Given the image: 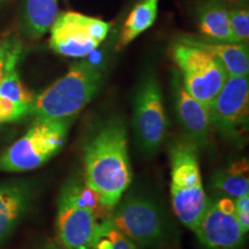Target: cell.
Wrapping results in <instances>:
<instances>
[{
    "label": "cell",
    "instance_id": "3",
    "mask_svg": "<svg viewBox=\"0 0 249 249\" xmlns=\"http://www.w3.org/2000/svg\"><path fill=\"white\" fill-rule=\"evenodd\" d=\"M198 147L192 141L177 142L171 149V198L179 222L194 231L208 205L200 164Z\"/></svg>",
    "mask_w": 249,
    "mask_h": 249
},
{
    "label": "cell",
    "instance_id": "21",
    "mask_svg": "<svg viewBox=\"0 0 249 249\" xmlns=\"http://www.w3.org/2000/svg\"><path fill=\"white\" fill-rule=\"evenodd\" d=\"M0 95L11 99L14 103H18L20 105H26V107H29L36 97L34 92L30 91L23 85L17 68L9 71L7 75L5 76V79L2 80V82L0 83Z\"/></svg>",
    "mask_w": 249,
    "mask_h": 249
},
{
    "label": "cell",
    "instance_id": "20",
    "mask_svg": "<svg viewBox=\"0 0 249 249\" xmlns=\"http://www.w3.org/2000/svg\"><path fill=\"white\" fill-rule=\"evenodd\" d=\"M90 249H139V247L107 218L99 222Z\"/></svg>",
    "mask_w": 249,
    "mask_h": 249
},
{
    "label": "cell",
    "instance_id": "14",
    "mask_svg": "<svg viewBox=\"0 0 249 249\" xmlns=\"http://www.w3.org/2000/svg\"><path fill=\"white\" fill-rule=\"evenodd\" d=\"M185 38L216 57L225 68L229 76H248L249 51L248 45L245 43L208 42L193 37Z\"/></svg>",
    "mask_w": 249,
    "mask_h": 249
},
{
    "label": "cell",
    "instance_id": "1",
    "mask_svg": "<svg viewBox=\"0 0 249 249\" xmlns=\"http://www.w3.org/2000/svg\"><path fill=\"white\" fill-rule=\"evenodd\" d=\"M83 164L85 181L113 210L133 178L124 121L112 119L98 127L86 143Z\"/></svg>",
    "mask_w": 249,
    "mask_h": 249
},
{
    "label": "cell",
    "instance_id": "7",
    "mask_svg": "<svg viewBox=\"0 0 249 249\" xmlns=\"http://www.w3.org/2000/svg\"><path fill=\"white\" fill-rule=\"evenodd\" d=\"M111 23L77 12H62L50 28V46L68 58H85L104 42Z\"/></svg>",
    "mask_w": 249,
    "mask_h": 249
},
{
    "label": "cell",
    "instance_id": "10",
    "mask_svg": "<svg viewBox=\"0 0 249 249\" xmlns=\"http://www.w3.org/2000/svg\"><path fill=\"white\" fill-rule=\"evenodd\" d=\"M99 220L91 211L80 205L65 185L58 200V240L66 249H90Z\"/></svg>",
    "mask_w": 249,
    "mask_h": 249
},
{
    "label": "cell",
    "instance_id": "16",
    "mask_svg": "<svg viewBox=\"0 0 249 249\" xmlns=\"http://www.w3.org/2000/svg\"><path fill=\"white\" fill-rule=\"evenodd\" d=\"M201 33L214 42L239 43L230 24L229 11L216 1L202 5L197 11Z\"/></svg>",
    "mask_w": 249,
    "mask_h": 249
},
{
    "label": "cell",
    "instance_id": "18",
    "mask_svg": "<svg viewBox=\"0 0 249 249\" xmlns=\"http://www.w3.org/2000/svg\"><path fill=\"white\" fill-rule=\"evenodd\" d=\"M211 188L232 198L249 194L248 160H238L217 172L211 179Z\"/></svg>",
    "mask_w": 249,
    "mask_h": 249
},
{
    "label": "cell",
    "instance_id": "22",
    "mask_svg": "<svg viewBox=\"0 0 249 249\" xmlns=\"http://www.w3.org/2000/svg\"><path fill=\"white\" fill-rule=\"evenodd\" d=\"M22 51V42L17 36L9 35L0 38V83L9 71L17 68Z\"/></svg>",
    "mask_w": 249,
    "mask_h": 249
},
{
    "label": "cell",
    "instance_id": "24",
    "mask_svg": "<svg viewBox=\"0 0 249 249\" xmlns=\"http://www.w3.org/2000/svg\"><path fill=\"white\" fill-rule=\"evenodd\" d=\"M30 107L20 105L0 95V124L15 123L29 114Z\"/></svg>",
    "mask_w": 249,
    "mask_h": 249
},
{
    "label": "cell",
    "instance_id": "6",
    "mask_svg": "<svg viewBox=\"0 0 249 249\" xmlns=\"http://www.w3.org/2000/svg\"><path fill=\"white\" fill-rule=\"evenodd\" d=\"M112 224L141 247H155L165 240L167 222L160 207L145 195H129L116 205Z\"/></svg>",
    "mask_w": 249,
    "mask_h": 249
},
{
    "label": "cell",
    "instance_id": "17",
    "mask_svg": "<svg viewBox=\"0 0 249 249\" xmlns=\"http://www.w3.org/2000/svg\"><path fill=\"white\" fill-rule=\"evenodd\" d=\"M160 0H142L132 9L121 29L117 49L121 50L155 23Z\"/></svg>",
    "mask_w": 249,
    "mask_h": 249
},
{
    "label": "cell",
    "instance_id": "13",
    "mask_svg": "<svg viewBox=\"0 0 249 249\" xmlns=\"http://www.w3.org/2000/svg\"><path fill=\"white\" fill-rule=\"evenodd\" d=\"M174 103L177 116L183 130L188 134L189 141L197 147L204 144L211 127L210 108L193 97L179 81L174 85Z\"/></svg>",
    "mask_w": 249,
    "mask_h": 249
},
{
    "label": "cell",
    "instance_id": "5",
    "mask_svg": "<svg viewBox=\"0 0 249 249\" xmlns=\"http://www.w3.org/2000/svg\"><path fill=\"white\" fill-rule=\"evenodd\" d=\"M171 54L181 73L185 89L210 108L229 77L220 61L185 37L172 45Z\"/></svg>",
    "mask_w": 249,
    "mask_h": 249
},
{
    "label": "cell",
    "instance_id": "19",
    "mask_svg": "<svg viewBox=\"0 0 249 249\" xmlns=\"http://www.w3.org/2000/svg\"><path fill=\"white\" fill-rule=\"evenodd\" d=\"M66 186L77 203L91 211L99 222L111 217L113 210L108 209L103 202L101 194L91 188L85 180L83 181H81L79 179L71 180Z\"/></svg>",
    "mask_w": 249,
    "mask_h": 249
},
{
    "label": "cell",
    "instance_id": "27",
    "mask_svg": "<svg viewBox=\"0 0 249 249\" xmlns=\"http://www.w3.org/2000/svg\"><path fill=\"white\" fill-rule=\"evenodd\" d=\"M40 249H66V248H64L62 246H58V245H54V244H49V245H45L44 247H42Z\"/></svg>",
    "mask_w": 249,
    "mask_h": 249
},
{
    "label": "cell",
    "instance_id": "9",
    "mask_svg": "<svg viewBox=\"0 0 249 249\" xmlns=\"http://www.w3.org/2000/svg\"><path fill=\"white\" fill-rule=\"evenodd\" d=\"M211 124L223 138L238 141L248 129V76H229L210 107Z\"/></svg>",
    "mask_w": 249,
    "mask_h": 249
},
{
    "label": "cell",
    "instance_id": "12",
    "mask_svg": "<svg viewBox=\"0 0 249 249\" xmlns=\"http://www.w3.org/2000/svg\"><path fill=\"white\" fill-rule=\"evenodd\" d=\"M35 197V188L29 181L0 183V245L13 234L26 216Z\"/></svg>",
    "mask_w": 249,
    "mask_h": 249
},
{
    "label": "cell",
    "instance_id": "23",
    "mask_svg": "<svg viewBox=\"0 0 249 249\" xmlns=\"http://www.w3.org/2000/svg\"><path fill=\"white\" fill-rule=\"evenodd\" d=\"M230 24L233 35L239 43L247 42L249 38V11L247 8H234L229 11Z\"/></svg>",
    "mask_w": 249,
    "mask_h": 249
},
{
    "label": "cell",
    "instance_id": "26",
    "mask_svg": "<svg viewBox=\"0 0 249 249\" xmlns=\"http://www.w3.org/2000/svg\"><path fill=\"white\" fill-rule=\"evenodd\" d=\"M234 203L236 211H249V194L234 198Z\"/></svg>",
    "mask_w": 249,
    "mask_h": 249
},
{
    "label": "cell",
    "instance_id": "2",
    "mask_svg": "<svg viewBox=\"0 0 249 249\" xmlns=\"http://www.w3.org/2000/svg\"><path fill=\"white\" fill-rule=\"evenodd\" d=\"M102 71L88 61L73 65L66 74L36 96L29 114L40 119L71 120L101 88Z\"/></svg>",
    "mask_w": 249,
    "mask_h": 249
},
{
    "label": "cell",
    "instance_id": "15",
    "mask_svg": "<svg viewBox=\"0 0 249 249\" xmlns=\"http://www.w3.org/2000/svg\"><path fill=\"white\" fill-rule=\"evenodd\" d=\"M58 14V0H24L22 29L30 38H40L50 30Z\"/></svg>",
    "mask_w": 249,
    "mask_h": 249
},
{
    "label": "cell",
    "instance_id": "8",
    "mask_svg": "<svg viewBox=\"0 0 249 249\" xmlns=\"http://www.w3.org/2000/svg\"><path fill=\"white\" fill-rule=\"evenodd\" d=\"M133 127L144 154L152 155L158 150L166 135L167 118L160 86L152 73L143 77L136 91Z\"/></svg>",
    "mask_w": 249,
    "mask_h": 249
},
{
    "label": "cell",
    "instance_id": "11",
    "mask_svg": "<svg viewBox=\"0 0 249 249\" xmlns=\"http://www.w3.org/2000/svg\"><path fill=\"white\" fill-rule=\"evenodd\" d=\"M205 249H238L245 241L242 230L235 213H229L218 207L214 198L208 205L200 222L193 231Z\"/></svg>",
    "mask_w": 249,
    "mask_h": 249
},
{
    "label": "cell",
    "instance_id": "29",
    "mask_svg": "<svg viewBox=\"0 0 249 249\" xmlns=\"http://www.w3.org/2000/svg\"><path fill=\"white\" fill-rule=\"evenodd\" d=\"M244 1H245V0H244Z\"/></svg>",
    "mask_w": 249,
    "mask_h": 249
},
{
    "label": "cell",
    "instance_id": "4",
    "mask_svg": "<svg viewBox=\"0 0 249 249\" xmlns=\"http://www.w3.org/2000/svg\"><path fill=\"white\" fill-rule=\"evenodd\" d=\"M71 120L36 118L23 136L0 155V171L22 173L44 165L66 142Z\"/></svg>",
    "mask_w": 249,
    "mask_h": 249
},
{
    "label": "cell",
    "instance_id": "28",
    "mask_svg": "<svg viewBox=\"0 0 249 249\" xmlns=\"http://www.w3.org/2000/svg\"><path fill=\"white\" fill-rule=\"evenodd\" d=\"M2 1H4V0H0V4H1V2H2Z\"/></svg>",
    "mask_w": 249,
    "mask_h": 249
},
{
    "label": "cell",
    "instance_id": "25",
    "mask_svg": "<svg viewBox=\"0 0 249 249\" xmlns=\"http://www.w3.org/2000/svg\"><path fill=\"white\" fill-rule=\"evenodd\" d=\"M236 218L242 230L247 233L249 230V211H236Z\"/></svg>",
    "mask_w": 249,
    "mask_h": 249
}]
</instances>
